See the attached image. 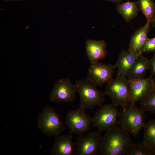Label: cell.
Returning a JSON list of instances; mask_svg holds the SVG:
<instances>
[{
  "label": "cell",
  "instance_id": "obj_1",
  "mask_svg": "<svg viewBox=\"0 0 155 155\" xmlns=\"http://www.w3.org/2000/svg\"><path fill=\"white\" fill-rule=\"evenodd\" d=\"M133 143L129 134L117 125L103 136L100 155H127Z\"/></svg>",
  "mask_w": 155,
  "mask_h": 155
},
{
  "label": "cell",
  "instance_id": "obj_2",
  "mask_svg": "<svg viewBox=\"0 0 155 155\" xmlns=\"http://www.w3.org/2000/svg\"><path fill=\"white\" fill-rule=\"evenodd\" d=\"M121 107L117 125L129 134L137 136L145 123L144 111L134 103L130 102Z\"/></svg>",
  "mask_w": 155,
  "mask_h": 155
},
{
  "label": "cell",
  "instance_id": "obj_3",
  "mask_svg": "<svg viewBox=\"0 0 155 155\" xmlns=\"http://www.w3.org/2000/svg\"><path fill=\"white\" fill-rule=\"evenodd\" d=\"M74 84L80 96V107L92 109L96 106H100L104 102V92L98 90L87 78L76 81Z\"/></svg>",
  "mask_w": 155,
  "mask_h": 155
},
{
  "label": "cell",
  "instance_id": "obj_4",
  "mask_svg": "<svg viewBox=\"0 0 155 155\" xmlns=\"http://www.w3.org/2000/svg\"><path fill=\"white\" fill-rule=\"evenodd\" d=\"M106 84L104 93L110 98L113 104L122 107L130 102V82L125 76L117 74Z\"/></svg>",
  "mask_w": 155,
  "mask_h": 155
},
{
  "label": "cell",
  "instance_id": "obj_5",
  "mask_svg": "<svg viewBox=\"0 0 155 155\" xmlns=\"http://www.w3.org/2000/svg\"><path fill=\"white\" fill-rule=\"evenodd\" d=\"M38 127L46 135L55 137L61 134L65 129L58 115L50 106H46L39 114Z\"/></svg>",
  "mask_w": 155,
  "mask_h": 155
},
{
  "label": "cell",
  "instance_id": "obj_6",
  "mask_svg": "<svg viewBox=\"0 0 155 155\" xmlns=\"http://www.w3.org/2000/svg\"><path fill=\"white\" fill-rule=\"evenodd\" d=\"M102 137L99 130L78 135L74 143V155H100Z\"/></svg>",
  "mask_w": 155,
  "mask_h": 155
},
{
  "label": "cell",
  "instance_id": "obj_7",
  "mask_svg": "<svg viewBox=\"0 0 155 155\" xmlns=\"http://www.w3.org/2000/svg\"><path fill=\"white\" fill-rule=\"evenodd\" d=\"M85 110L80 107L67 113L65 123L69 134H83L90 129L92 119L85 113Z\"/></svg>",
  "mask_w": 155,
  "mask_h": 155
},
{
  "label": "cell",
  "instance_id": "obj_8",
  "mask_svg": "<svg viewBox=\"0 0 155 155\" xmlns=\"http://www.w3.org/2000/svg\"><path fill=\"white\" fill-rule=\"evenodd\" d=\"M92 117L94 127L101 131L109 130L117 125L119 111L117 106L112 103L100 106Z\"/></svg>",
  "mask_w": 155,
  "mask_h": 155
},
{
  "label": "cell",
  "instance_id": "obj_9",
  "mask_svg": "<svg viewBox=\"0 0 155 155\" xmlns=\"http://www.w3.org/2000/svg\"><path fill=\"white\" fill-rule=\"evenodd\" d=\"M115 65L102 63L98 61L90 63L87 78L96 87L107 84L113 78Z\"/></svg>",
  "mask_w": 155,
  "mask_h": 155
},
{
  "label": "cell",
  "instance_id": "obj_10",
  "mask_svg": "<svg viewBox=\"0 0 155 155\" xmlns=\"http://www.w3.org/2000/svg\"><path fill=\"white\" fill-rule=\"evenodd\" d=\"M77 92L75 84L69 78L61 79L55 82L49 94V99L53 102L59 103L73 102Z\"/></svg>",
  "mask_w": 155,
  "mask_h": 155
},
{
  "label": "cell",
  "instance_id": "obj_11",
  "mask_svg": "<svg viewBox=\"0 0 155 155\" xmlns=\"http://www.w3.org/2000/svg\"><path fill=\"white\" fill-rule=\"evenodd\" d=\"M130 102L135 103L146 97L154 89L152 78L129 80Z\"/></svg>",
  "mask_w": 155,
  "mask_h": 155
},
{
  "label": "cell",
  "instance_id": "obj_12",
  "mask_svg": "<svg viewBox=\"0 0 155 155\" xmlns=\"http://www.w3.org/2000/svg\"><path fill=\"white\" fill-rule=\"evenodd\" d=\"M151 23L150 20H147L145 25L136 30L131 36L128 50L132 53L138 56L142 55Z\"/></svg>",
  "mask_w": 155,
  "mask_h": 155
},
{
  "label": "cell",
  "instance_id": "obj_13",
  "mask_svg": "<svg viewBox=\"0 0 155 155\" xmlns=\"http://www.w3.org/2000/svg\"><path fill=\"white\" fill-rule=\"evenodd\" d=\"M55 139L50 149L52 155H74L75 144L70 134L59 135Z\"/></svg>",
  "mask_w": 155,
  "mask_h": 155
},
{
  "label": "cell",
  "instance_id": "obj_14",
  "mask_svg": "<svg viewBox=\"0 0 155 155\" xmlns=\"http://www.w3.org/2000/svg\"><path fill=\"white\" fill-rule=\"evenodd\" d=\"M104 40L87 39L85 43L86 55L90 63L105 59L107 55Z\"/></svg>",
  "mask_w": 155,
  "mask_h": 155
},
{
  "label": "cell",
  "instance_id": "obj_15",
  "mask_svg": "<svg viewBox=\"0 0 155 155\" xmlns=\"http://www.w3.org/2000/svg\"><path fill=\"white\" fill-rule=\"evenodd\" d=\"M140 56L123 48L119 54L115 65V68L117 69V74L126 77L134 63Z\"/></svg>",
  "mask_w": 155,
  "mask_h": 155
},
{
  "label": "cell",
  "instance_id": "obj_16",
  "mask_svg": "<svg viewBox=\"0 0 155 155\" xmlns=\"http://www.w3.org/2000/svg\"><path fill=\"white\" fill-rule=\"evenodd\" d=\"M149 59L140 56L135 61L126 77L129 80L142 79L144 78L147 71L149 69Z\"/></svg>",
  "mask_w": 155,
  "mask_h": 155
},
{
  "label": "cell",
  "instance_id": "obj_17",
  "mask_svg": "<svg viewBox=\"0 0 155 155\" xmlns=\"http://www.w3.org/2000/svg\"><path fill=\"white\" fill-rule=\"evenodd\" d=\"M116 8L118 12L127 22H129L135 17L140 10L137 1L131 2L127 1L118 4Z\"/></svg>",
  "mask_w": 155,
  "mask_h": 155
},
{
  "label": "cell",
  "instance_id": "obj_18",
  "mask_svg": "<svg viewBox=\"0 0 155 155\" xmlns=\"http://www.w3.org/2000/svg\"><path fill=\"white\" fill-rule=\"evenodd\" d=\"M143 128V142L155 150V119L145 123Z\"/></svg>",
  "mask_w": 155,
  "mask_h": 155
},
{
  "label": "cell",
  "instance_id": "obj_19",
  "mask_svg": "<svg viewBox=\"0 0 155 155\" xmlns=\"http://www.w3.org/2000/svg\"><path fill=\"white\" fill-rule=\"evenodd\" d=\"M127 155H155V150L143 142L133 143Z\"/></svg>",
  "mask_w": 155,
  "mask_h": 155
},
{
  "label": "cell",
  "instance_id": "obj_20",
  "mask_svg": "<svg viewBox=\"0 0 155 155\" xmlns=\"http://www.w3.org/2000/svg\"><path fill=\"white\" fill-rule=\"evenodd\" d=\"M137 2L140 10L151 22L155 17V3L153 0H138Z\"/></svg>",
  "mask_w": 155,
  "mask_h": 155
},
{
  "label": "cell",
  "instance_id": "obj_21",
  "mask_svg": "<svg viewBox=\"0 0 155 155\" xmlns=\"http://www.w3.org/2000/svg\"><path fill=\"white\" fill-rule=\"evenodd\" d=\"M141 107L144 112H149L155 114V88L145 98L140 101Z\"/></svg>",
  "mask_w": 155,
  "mask_h": 155
},
{
  "label": "cell",
  "instance_id": "obj_22",
  "mask_svg": "<svg viewBox=\"0 0 155 155\" xmlns=\"http://www.w3.org/2000/svg\"><path fill=\"white\" fill-rule=\"evenodd\" d=\"M153 52L155 53V37L147 38L143 50V53Z\"/></svg>",
  "mask_w": 155,
  "mask_h": 155
},
{
  "label": "cell",
  "instance_id": "obj_23",
  "mask_svg": "<svg viewBox=\"0 0 155 155\" xmlns=\"http://www.w3.org/2000/svg\"><path fill=\"white\" fill-rule=\"evenodd\" d=\"M150 72V77L152 78L155 75V53L152 57L149 59V69Z\"/></svg>",
  "mask_w": 155,
  "mask_h": 155
},
{
  "label": "cell",
  "instance_id": "obj_24",
  "mask_svg": "<svg viewBox=\"0 0 155 155\" xmlns=\"http://www.w3.org/2000/svg\"><path fill=\"white\" fill-rule=\"evenodd\" d=\"M105 1H109L118 4L122 3L123 0H105Z\"/></svg>",
  "mask_w": 155,
  "mask_h": 155
},
{
  "label": "cell",
  "instance_id": "obj_25",
  "mask_svg": "<svg viewBox=\"0 0 155 155\" xmlns=\"http://www.w3.org/2000/svg\"><path fill=\"white\" fill-rule=\"evenodd\" d=\"M152 24V26L155 28V17L151 23Z\"/></svg>",
  "mask_w": 155,
  "mask_h": 155
},
{
  "label": "cell",
  "instance_id": "obj_26",
  "mask_svg": "<svg viewBox=\"0 0 155 155\" xmlns=\"http://www.w3.org/2000/svg\"><path fill=\"white\" fill-rule=\"evenodd\" d=\"M153 77H154L153 78H152L153 79V80L154 82V83L155 88V75H154Z\"/></svg>",
  "mask_w": 155,
  "mask_h": 155
},
{
  "label": "cell",
  "instance_id": "obj_27",
  "mask_svg": "<svg viewBox=\"0 0 155 155\" xmlns=\"http://www.w3.org/2000/svg\"></svg>",
  "mask_w": 155,
  "mask_h": 155
}]
</instances>
